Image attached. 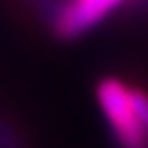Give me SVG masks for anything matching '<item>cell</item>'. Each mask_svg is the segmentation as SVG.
I'll list each match as a JSON object with an SVG mask.
<instances>
[{
  "instance_id": "1",
  "label": "cell",
  "mask_w": 148,
  "mask_h": 148,
  "mask_svg": "<svg viewBox=\"0 0 148 148\" xmlns=\"http://www.w3.org/2000/svg\"><path fill=\"white\" fill-rule=\"evenodd\" d=\"M96 98L105 112L116 148H148V137L134 114L128 84L105 77L96 87Z\"/></svg>"
},
{
  "instance_id": "2",
  "label": "cell",
  "mask_w": 148,
  "mask_h": 148,
  "mask_svg": "<svg viewBox=\"0 0 148 148\" xmlns=\"http://www.w3.org/2000/svg\"><path fill=\"white\" fill-rule=\"evenodd\" d=\"M21 2H23L48 30H55V25L59 23V18H62L69 0H21Z\"/></svg>"
},
{
  "instance_id": "3",
  "label": "cell",
  "mask_w": 148,
  "mask_h": 148,
  "mask_svg": "<svg viewBox=\"0 0 148 148\" xmlns=\"http://www.w3.org/2000/svg\"><path fill=\"white\" fill-rule=\"evenodd\" d=\"M0 148H30L25 132L7 116H0Z\"/></svg>"
},
{
  "instance_id": "4",
  "label": "cell",
  "mask_w": 148,
  "mask_h": 148,
  "mask_svg": "<svg viewBox=\"0 0 148 148\" xmlns=\"http://www.w3.org/2000/svg\"><path fill=\"white\" fill-rule=\"evenodd\" d=\"M130 98H132L134 114L139 119V125L148 137V91H144L141 87H130Z\"/></svg>"
}]
</instances>
